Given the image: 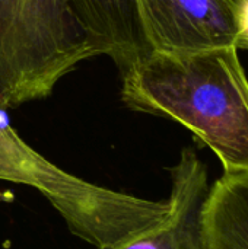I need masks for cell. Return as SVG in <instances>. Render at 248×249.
I'll return each instance as SVG.
<instances>
[{
  "mask_svg": "<svg viewBox=\"0 0 248 249\" xmlns=\"http://www.w3.org/2000/svg\"><path fill=\"white\" fill-rule=\"evenodd\" d=\"M237 45L194 53L148 51L121 71V101L193 133L224 172L248 169V77Z\"/></svg>",
  "mask_w": 248,
  "mask_h": 249,
  "instance_id": "1",
  "label": "cell"
},
{
  "mask_svg": "<svg viewBox=\"0 0 248 249\" xmlns=\"http://www.w3.org/2000/svg\"><path fill=\"white\" fill-rule=\"evenodd\" d=\"M98 57L67 0H0V105L44 99Z\"/></svg>",
  "mask_w": 248,
  "mask_h": 249,
  "instance_id": "2",
  "label": "cell"
},
{
  "mask_svg": "<svg viewBox=\"0 0 248 249\" xmlns=\"http://www.w3.org/2000/svg\"><path fill=\"white\" fill-rule=\"evenodd\" d=\"M149 51L183 54L238 47L237 6L232 0H133Z\"/></svg>",
  "mask_w": 248,
  "mask_h": 249,
  "instance_id": "3",
  "label": "cell"
},
{
  "mask_svg": "<svg viewBox=\"0 0 248 249\" xmlns=\"http://www.w3.org/2000/svg\"><path fill=\"white\" fill-rule=\"evenodd\" d=\"M168 213L155 226L105 249H203L202 217L209 194L205 163L191 147H184L170 168Z\"/></svg>",
  "mask_w": 248,
  "mask_h": 249,
  "instance_id": "4",
  "label": "cell"
},
{
  "mask_svg": "<svg viewBox=\"0 0 248 249\" xmlns=\"http://www.w3.org/2000/svg\"><path fill=\"white\" fill-rule=\"evenodd\" d=\"M67 4L96 54L108 55L120 73L149 51L133 0H67Z\"/></svg>",
  "mask_w": 248,
  "mask_h": 249,
  "instance_id": "5",
  "label": "cell"
},
{
  "mask_svg": "<svg viewBox=\"0 0 248 249\" xmlns=\"http://www.w3.org/2000/svg\"><path fill=\"white\" fill-rule=\"evenodd\" d=\"M202 244L203 249H248V169L224 172L209 188Z\"/></svg>",
  "mask_w": 248,
  "mask_h": 249,
  "instance_id": "6",
  "label": "cell"
},
{
  "mask_svg": "<svg viewBox=\"0 0 248 249\" xmlns=\"http://www.w3.org/2000/svg\"><path fill=\"white\" fill-rule=\"evenodd\" d=\"M6 109L0 105V181L13 179L32 156V147L15 131Z\"/></svg>",
  "mask_w": 248,
  "mask_h": 249,
  "instance_id": "7",
  "label": "cell"
},
{
  "mask_svg": "<svg viewBox=\"0 0 248 249\" xmlns=\"http://www.w3.org/2000/svg\"><path fill=\"white\" fill-rule=\"evenodd\" d=\"M237 20H238V48L248 50V0H243V3L237 9Z\"/></svg>",
  "mask_w": 248,
  "mask_h": 249,
  "instance_id": "8",
  "label": "cell"
},
{
  "mask_svg": "<svg viewBox=\"0 0 248 249\" xmlns=\"http://www.w3.org/2000/svg\"><path fill=\"white\" fill-rule=\"evenodd\" d=\"M232 1L235 3V6H237V7H238V6H240L241 3H243V0H232Z\"/></svg>",
  "mask_w": 248,
  "mask_h": 249,
  "instance_id": "9",
  "label": "cell"
}]
</instances>
